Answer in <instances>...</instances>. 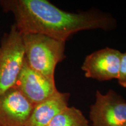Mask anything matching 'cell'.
Instances as JSON below:
<instances>
[{"mask_svg": "<svg viewBox=\"0 0 126 126\" xmlns=\"http://www.w3.org/2000/svg\"><path fill=\"white\" fill-rule=\"evenodd\" d=\"M123 53L115 48H106L88 55L81 67L86 78L99 81L118 79Z\"/></svg>", "mask_w": 126, "mask_h": 126, "instance_id": "obj_5", "label": "cell"}, {"mask_svg": "<svg viewBox=\"0 0 126 126\" xmlns=\"http://www.w3.org/2000/svg\"><path fill=\"white\" fill-rule=\"evenodd\" d=\"M47 126H89L88 120L81 110L74 106L63 110Z\"/></svg>", "mask_w": 126, "mask_h": 126, "instance_id": "obj_9", "label": "cell"}, {"mask_svg": "<svg viewBox=\"0 0 126 126\" xmlns=\"http://www.w3.org/2000/svg\"><path fill=\"white\" fill-rule=\"evenodd\" d=\"M34 106L15 87L0 94V126H26Z\"/></svg>", "mask_w": 126, "mask_h": 126, "instance_id": "obj_7", "label": "cell"}, {"mask_svg": "<svg viewBox=\"0 0 126 126\" xmlns=\"http://www.w3.org/2000/svg\"><path fill=\"white\" fill-rule=\"evenodd\" d=\"M117 80L120 85L123 88H126V52L123 53Z\"/></svg>", "mask_w": 126, "mask_h": 126, "instance_id": "obj_10", "label": "cell"}, {"mask_svg": "<svg viewBox=\"0 0 126 126\" xmlns=\"http://www.w3.org/2000/svg\"><path fill=\"white\" fill-rule=\"evenodd\" d=\"M14 87L33 106L45 101L58 91L54 79L47 78L32 69L25 60Z\"/></svg>", "mask_w": 126, "mask_h": 126, "instance_id": "obj_6", "label": "cell"}, {"mask_svg": "<svg viewBox=\"0 0 126 126\" xmlns=\"http://www.w3.org/2000/svg\"><path fill=\"white\" fill-rule=\"evenodd\" d=\"M1 4L12 12L21 33L42 34L66 42L72 34L86 30L109 31L117 26L110 14L95 10L74 13L61 10L47 0H5Z\"/></svg>", "mask_w": 126, "mask_h": 126, "instance_id": "obj_1", "label": "cell"}, {"mask_svg": "<svg viewBox=\"0 0 126 126\" xmlns=\"http://www.w3.org/2000/svg\"><path fill=\"white\" fill-rule=\"evenodd\" d=\"M70 94L59 91L45 101L34 106L26 126H47L68 106Z\"/></svg>", "mask_w": 126, "mask_h": 126, "instance_id": "obj_8", "label": "cell"}, {"mask_svg": "<svg viewBox=\"0 0 126 126\" xmlns=\"http://www.w3.org/2000/svg\"><path fill=\"white\" fill-rule=\"evenodd\" d=\"M25 60L32 69L54 79L57 65L65 58V42L37 33L22 34Z\"/></svg>", "mask_w": 126, "mask_h": 126, "instance_id": "obj_2", "label": "cell"}, {"mask_svg": "<svg viewBox=\"0 0 126 126\" xmlns=\"http://www.w3.org/2000/svg\"><path fill=\"white\" fill-rule=\"evenodd\" d=\"M95 102L90 106L92 126H126V101L116 91L106 94L96 92Z\"/></svg>", "mask_w": 126, "mask_h": 126, "instance_id": "obj_4", "label": "cell"}, {"mask_svg": "<svg viewBox=\"0 0 126 126\" xmlns=\"http://www.w3.org/2000/svg\"><path fill=\"white\" fill-rule=\"evenodd\" d=\"M25 60L22 36L14 25L0 47V94L15 86Z\"/></svg>", "mask_w": 126, "mask_h": 126, "instance_id": "obj_3", "label": "cell"}]
</instances>
